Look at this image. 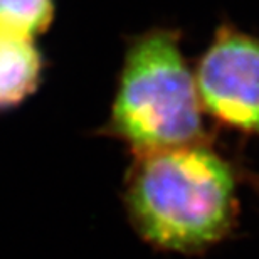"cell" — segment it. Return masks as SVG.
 I'll return each instance as SVG.
<instances>
[{
    "instance_id": "obj_1",
    "label": "cell",
    "mask_w": 259,
    "mask_h": 259,
    "mask_svg": "<svg viewBox=\"0 0 259 259\" xmlns=\"http://www.w3.org/2000/svg\"><path fill=\"white\" fill-rule=\"evenodd\" d=\"M247 170L214 137L133 155L123 179V210L152 249L207 254L239 226V189Z\"/></svg>"
},
{
    "instance_id": "obj_2",
    "label": "cell",
    "mask_w": 259,
    "mask_h": 259,
    "mask_svg": "<svg viewBox=\"0 0 259 259\" xmlns=\"http://www.w3.org/2000/svg\"><path fill=\"white\" fill-rule=\"evenodd\" d=\"M133 155L212 138L182 32L152 27L126 40L106 121L95 132Z\"/></svg>"
},
{
    "instance_id": "obj_3",
    "label": "cell",
    "mask_w": 259,
    "mask_h": 259,
    "mask_svg": "<svg viewBox=\"0 0 259 259\" xmlns=\"http://www.w3.org/2000/svg\"><path fill=\"white\" fill-rule=\"evenodd\" d=\"M194 76L202 111L214 125L259 137V35L221 22Z\"/></svg>"
},
{
    "instance_id": "obj_4",
    "label": "cell",
    "mask_w": 259,
    "mask_h": 259,
    "mask_svg": "<svg viewBox=\"0 0 259 259\" xmlns=\"http://www.w3.org/2000/svg\"><path fill=\"white\" fill-rule=\"evenodd\" d=\"M44 59L29 35L0 29V110L20 105L37 90Z\"/></svg>"
},
{
    "instance_id": "obj_5",
    "label": "cell",
    "mask_w": 259,
    "mask_h": 259,
    "mask_svg": "<svg viewBox=\"0 0 259 259\" xmlns=\"http://www.w3.org/2000/svg\"><path fill=\"white\" fill-rule=\"evenodd\" d=\"M54 0H0V24L32 37L53 20Z\"/></svg>"
},
{
    "instance_id": "obj_6",
    "label": "cell",
    "mask_w": 259,
    "mask_h": 259,
    "mask_svg": "<svg viewBox=\"0 0 259 259\" xmlns=\"http://www.w3.org/2000/svg\"><path fill=\"white\" fill-rule=\"evenodd\" d=\"M246 184H249L252 190L259 195V174H254V172H251V170H247V174H246Z\"/></svg>"
}]
</instances>
